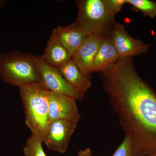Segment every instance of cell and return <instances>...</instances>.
I'll use <instances>...</instances> for the list:
<instances>
[{"label": "cell", "instance_id": "cell-1", "mask_svg": "<svg viewBox=\"0 0 156 156\" xmlns=\"http://www.w3.org/2000/svg\"><path fill=\"white\" fill-rule=\"evenodd\" d=\"M103 73V86L133 156L156 152V95L138 75L132 57L119 58Z\"/></svg>", "mask_w": 156, "mask_h": 156}, {"label": "cell", "instance_id": "cell-2", "mask_svg": "<svg viewBox=\"0 0 156 156\" xmlns=\"http://www.w3.org/2000/svg\"><path fill=\"white\" fill-rule=\"evenodd\" d=\"M19 88L26 125L31 134L43 141L49 123V91L39 82L26 84Z\"/></svg>", "mask_w": 156, "mask_h": 156}, {"label": "cell", "instance_id": "cell-3", "mask_svg": "<svg viewBox=\"0 0 156 156\" xmlns=\"http://www.w3.org/2000/svg\"><path fill=\"white\" fill-rule=\"evenodd\" d=\"M0 77L7 83L19 87L40 83L35 56L17 51L1 53Z\"/></svg>", "mask_w": 156, "mask_h": 156}, {"label": "cell", "instance_id": "cell-4", "mask_svg": "<svg viewBox=\"0 0 156 156\" xmlns=\"http://www.w3.org/2000/svg\"><path fill=\"white\" fill-rule=\"evenodd\" d=\"M78 14L75 23L87 34L104 35L115 22L105 0H83L77 2Z\"/></svg>", "mask_w": 156, "mask_h": 156}, {"label": "cell", "instance_id": "cell-5", "mask_svg": "<svg viewBox=\"0 0 156 156\" xmlns=\"http://www.w3.org/2000/svg\"><path fill=\"white\" fill-rule=\"evenodd\" d=\"M35 58L40 76V83L48 91L68 95L76 100L84 97L66 81L58 68L47 63L42 56H35Z\"/></svg>", "mask_w": 156, "mask_h": 156}, {"label": "cell", "instance_id": "cell-6", "mask_svg": "<svg viewBox=\"0 0 156 156\" xmlns=\"http://www.w3.org/2000/svg\"><path fill=\"white\" fill-rule=\"evenodd\" d=\"M77 123L64 119L49 122L43 143L51 150L65 154Z\"/></svg>", "mask_w": 156, "mask_h": 156}, {"label": "cell", "instance_id": "cell-7", "mask_svg": "<svg viewBox=\"0 0 156 156\" xmlns=\"http://www.w3.org/2000/svg\"><path fill=\"white\" fill-rule=\"evenodd\" d=\"M110 34L119 58L133 57L147 52L150 45L129 35L124 25L114 22Z\"/></svg>", "mask_w": 156, "mask_h": 156}, {"label": "cell", "instance_id": "cell-8", "mask_svg": "<svg viewBox=\"0 0 156 156\" xmlns=\"http://www.w3.org/2000/svg\"><path fill=\"white\" fill-rule=\"evenodd\" d=\"M76 99L68 95L49 92V122L53 120L64 119L77 123L81 115L77 106Z\"/></svg>", "mask_w": 156, "mask_h": 156}, {"label": "cell", "instance_id": "cell-9", "mask_svg": "<svg viewBox=\"0 0 156 156\" xmlns=\"http://www.w3.org/2000/svg\"><path fill=\"white\" fill-rule=\"evenodd\" d=\"M104 35H89L71 58L81 71L89 77L94 58Z\"/></svg>", "mask_w": 156, "mask_h": 156}, {"label": "cell", "instance_id": "cell-10", "mask_svg": "<svg viewBox=\"0 0 156 156\" xmlns=\"http://www.w3.org/2000/svg\"><path fill=\"white\" fill-rule=\"evenodd\" d=\"M53 32L71 57L89 36L75 23L67 26H58Z\"/></svg>", "mask_w": 156, "mask_h": 156}, {"label": "cell", "instance_id": "cell-11", "mask_svg": "<svg viewBox=\"0 0 156 156\" xmlns=\"http://www.w3.org/2000/svg\"><path fill=\"white\" fill-rule=\"evenodd\" d=\"M119 58L110 31L103 36L93 61L92 72H103L115 64Z\"/></svg>", "mask_w": 156, "mask_h": 156}, {"label": "cell", "instance_id": "cell-12", "mask_svg": "<svg viewBox=\"0 0 156 156\" xmlns=\"http://www.w3.org/2000/svg\"><path fill=\"white\" fill-rule=\"evenodd\" d=\"M58 69L68 84L85 96L91 87V77L85 75L71 58Z\"/></svg>", "mask_w": 156, "mask_h": 156}, {"label": "cell", "instance_id": "cell-13", "mask_svg": "<svg viewBox=\"0 0 156 156\" xmlns=\"http://www.w3.org/2000/svg\"><path fill=\"white\" fill-rule=\"evenodd\" d=\"M48 64L58 68L71 58L68 51L52 32L42 56Z\"/></svg>", "mask_w": 156, "mask_h": 156}, {"label": "cell", "instance_id": "cell-14", "mask_svg": "<svg viewBox=\"0 0 156 156\" xmlns=\"http://www.w3.org/2000/svg\"><path fill=\"white\" fill-rule=\"evenodd\" d=\"M135 11H140L145 16L156 17V2L150 0H126Z\"/></svg>", "mask_w": 156, "mask_h": 156}, {"label": "cell", "instance_id": "cell-15", "mask_svg": "<svg viewBox=\"0 0 156 156\" xmlns=\"http://www.w3.org/2000/svg\"><path fill=\"white\" fill-rule=\"evenodd\" d=\"M43 143L41 139L31 134L23 147L24 156H47L43 149Z\"/></svg>", "mask_w": 156, "mask_h": 156}, {"label": "cell", "instance_id": "cell-16", "mask_svg": "<svg viewBox=\"0 0 156 156\" xmlns=\"http://www.w3.org/2000/svg\"><path fill=\"white\" fill-rule=\"evenodd\" d=\"M112 156H133V146L128 137L125 136Z\"/></svg>", "mask_w": 156, "mask_h": 156}, {"label": "cell", "instance_id": "cell-17", "mask_svg": "<svg viewBox=\"0 0 156 156\" xmlns=\"http://www.w3.org/2000/svg\"><path fill=\"white\" fill-rule=\"evenodd\" d=\"M105 2L110 13L114 17L127 3L126 0H105Z\"/></svg>", "mask_w": 156, "mask_h": 156}, {"label": "cell", "instance_id": "cell-18", "mask_svg": "<svg viewBox=\"0 0 156 156\" xmlns=\"http://www.w3.org/2000/svg\"><path fill=\"white\" fill-rule=\"evenodd\" d=\"M78 156H94L92 154L91 149L87 148L84 150H81L78 152Z\"/></svg>", "mask_w": 156, "mask_h": 156}, {"label": "cell", "instance_id": "cell-19", "mask_svg": "<svg viewBox=\"0 0 156 156\" xmlns=\"http://www.w3.org/2000/svg\"><path fill=\"white\" fill-rule=\"evenodd\" d=\"M147 156H156V152L154 153L148 155Z\"/></svg>", "mask_w": 156, "mask_h": 156}]
</instances>
